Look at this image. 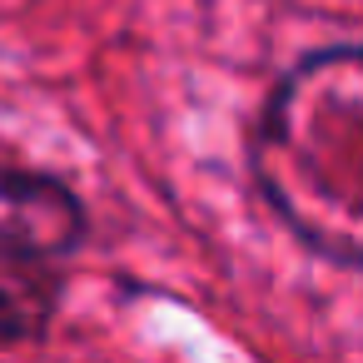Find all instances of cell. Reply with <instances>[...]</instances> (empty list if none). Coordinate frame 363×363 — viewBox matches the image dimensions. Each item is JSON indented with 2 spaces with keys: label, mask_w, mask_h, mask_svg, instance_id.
Segmentation results:
<instances>
[{
  "label": "cell",
  "mask_w": 363,
  "mask_h": 363,
  "mask_svg": "<svg viewBox=\"0 0 363 363\" xmlns=\"http://www.w3.org/2000/svg\"><path fill=\"white\" fill-rule=\"evenodd\" d=\"M254 174L269 204L313 249L353 264L363 204V75L358 50L308 55L279 80L259 140Z\"/></svg>",
  "instance_id": "1"
},
{
  "label": "cell",
  "mask_w": 363,
  "mask_h": 363,
  "mask_svg": "<svg viewBox=\"0 0 363 363\" xmlns=\"http://www.w3.org/2000/svg\"><path fill=\"white\" fill-rule=\"evenodd\" d=\"M80 204L65 184L30 174L0 155V254L11 259H60L80 239Z\"/></svg>",
  "instance_id": "2"
},
{
  "label": "cell",
  "mask_w": 363,
  "mask_h": 363,
  "mask_svg": "<svg viewBox=\"0 0 363 363\" xmlns=\"http://www.w3.org/2000/svg\"><path fill=\"white\" fill-rule=\"evenodd\" d=\"M35 308H26V303H16L6 289H0V338H16V333H30L35 323Z\"/></svg>",
  "instance_id": "3"
}]
</instances>
